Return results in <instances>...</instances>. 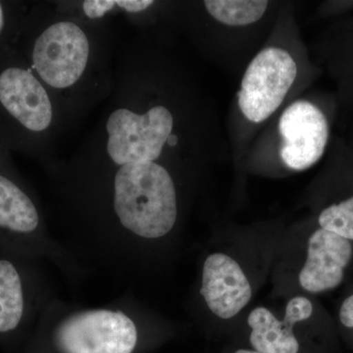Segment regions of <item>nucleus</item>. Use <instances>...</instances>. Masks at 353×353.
<instances>
[{"instance_id": "15", "label": "nucleus", "mask_w": 353, "mask_h": 353, "mask_svg": "<svg viewBox=\"0 0 353 353\" xmlns=\"http://www.w3.org/2000/svg\"><path fill=\"white\" fill-rule=\"evenodd\" d=\"M339 319L345 328L353 329V294L348 296L341 303Z\"/></svg>"}, {"instance_id": "7", "label": "nucleus", "mask_w": 353, "mask_h": 353, "mask_svg": "<svg viewBox=\"0 0 353 353\" xmlns=\"http://www.w3.org/2000/svg\"><path fill=\"white\" fill-rule=\"evenodd\" d=\"M0 103L32 132H54L60 118L57 103L31 69L9 67L0 74Z\"/></svg>"}, {"instance_id": "5", "label": "nucleus", "mask_w": 353, "mask_h": 353, "mask_svg": "<svg viewBox=\"0 0 353 353\" xmlns=\"http://www.w3.org/2000/svg\"><path fill=\"white\" fill-rule=\"evenodd\" d=\"M260 150L254 154H275L284 168L301 172L314 166L324 155L330 137L329 121L308 99L296 97L266 127Z\"/></svg>"}, {"instance_id": "11", "label": "nucleus", "mask_w": 353, "mask_h": 353, "mask_svg": "<svg viewBox=\"0 0 353 353\" xmlns=\"http://www.w3.org/2000/svg\"><path fill=\"white\" fill-rule=\"evenodd\" d=\"M36 206L18 185L0 175V227L31 233L39 226Z\"/></svg>"}, {"instance_id": "14", "label": "nucleus", "mask_w": 353, "mask_h": 353, "mask_svg": "<svg viewBox=\"0 0 353 353\" xmlns=\"http://www.w3.org/2000/svg\"><path fill=\"white\" fill-rule=\"evenodd\" d=\"M318 224L326 231L353 241V194L323 209L318 216Z\"/></svg>"}, {"instance_id": "6", "label": "nucleus", "mask_w": 353, "mask_h": 353, "mask_svg": "<svg viewBox=\"0 0 353 353\" xmlns=\"http://www.w3.org/2000/svg\"><path fill=\"white\" fill-rule=\"evenodd\" d=\"M137 343L136 325L119 311L77 314L55 333V345L61 353H132Z\"/></svg>"}, {"instance_id": "10", "label": "nucleus", "mask_w": 353, "mask_h": 353, "mask_svg": "<svg viewBox=\"0 0 353 353\" xmlns=\"http://www.w3.org/2000/svg\"><path fill=\"white\" fill-rule=\"evenodd\" d=\"M312 313V303L304 296L290 299L283 321L278 320L269 309H253L248 319L252 329L250 341L253 350L261 353H299L301 345L294 333V327L309 319Z\"/></svg>"}, {"instance_id": "2", "label": "nucleus", "mask_w": 353, "mask_h": 353, "mask_svg": "<svg viewBox=\"0 0 353 353\" xmlns=\"http://www.w3.org/2000/svg\"><path fill=\"white\" fill-rule=\"evenodd\" d=\"M154 90L111 109L104 121L102 150L115 166L139 162L164 165L166 157L182 154L188 130L180 99Z\"/></svg>"}, {"instance_id": "13", "label": "nucleus", "mask_w": 353, "mask_h": 353, "mask_svg": "<svg viewBox=\"0 0 353 353\" xmlns=\"http://www.w3.org/2000/svg\"><path fill=\"white\" fill-rule=\"evenodd\" d=\"M152 0H85L78 4L81 17L88 21L102 20L108 15L137 16L148 13L157 6Z\"/></svg>"}, {"instance_id": "17", "label": "nucleus", "mask_w": 353, "mask_h": 353, "mask_svg": "<svg viewBox=\"0 0 353 353\" xmlns=\"http://www.w3.org/2000/svg\"><path fill=\"white\" fill-rule=\"evenodd\" d=\"M234 353H261V352H255V350H236V352Z\"/></svg>"}, {"instance_id": "12", "label": "nucleus", "mask_w": 353, "mask_h": 353, "mask_svg": "<svg viewBox=\"0 0 353 353\" xmlns=\"http://www.w3.org/2000/svg\"><path fill=\"white\" fill-rule=\"evenodd\" d=\"M24 310L19 274L10 262L0 260V333L18 326Z\"/></svg>"}, {"instance_id": "8", "label": "nucleus", "mask_w": 353, "mask_h": 353, "mask_svg": "<svg viewBox=\"0 0 353 353\" xmlns=\"http://www.w3.org/2000/svg\"><path fill=\"white\" fill-rule=\"evenodd\" d=\"M352 257V241L318 228L309 236L307 256L299 273V284L311 294L336 289L345 279Z\"/></svg>"}, {"instance_id": "3", "label": "nucleus", "mask_w": 353, "mask_h": 353, "mask_svg": "<svg viewBox=\"0 0 353 353\" xmlns=\"http://www.w3.org/2000/svg\"><path fill=\"white\" fill-rule=\"evenodd\" d=\"M59 12L43 28L32 50V69L61 114L62 99H80L101 75V50L94 26Z\"/></svg>"}, {"instance_id": "4", "label": "nucleus", "mask_w": 353, "mask_h": 353, "mask_svg": "<svg viewBox=\"0 0 353 353\" xmlns=\"http://www.w3.org/2000/svg\"><path fill=\"white\" fill-rule=\"evenodd\" d=\"M114 210L121 224L145 239H159L175 226L178 199L170 171L157 162L120 166L114 176Z\"/></svg>"}, {"instance_id": "16", "label": "nucleus", "mask_w": 353, "mask_h": 353, "mask_svg": "<svg viewBox=\"0 0 353 353\" xmlns=\"http://www.w3.org/2000/svg\"><path fill=\"white\" fill-rule=\"evenodd\" d=\"M4 22H6V19H4L3 8H2L1 3H0V32L3 29Z\"/></svg>"}, {"instance_id": "1", "label": "nucleus", "mask_w": 353, "mask_h": 353, "mask_svg": "<svg viewBox=\"0 0 353 353\" xmlns=\"http://www.w3.org/2000/svg\"><path fill=\"white\" fill-rule=\"evenodd\" d=\"M289 15L282 14L241 76L233 114L236 154H245L254 134L301 94L303 53Z\"/></svg>"}, {"instance_id": "9", "label": "nucleus", "mask_w": 353, "mask_h": 353, "mask_svg": "<svg viewBox=\"0 0 353 353\" xmlns=\"http://www.w3.org/2000/svg\"><path fill=\"white\" fill-rule=\"evenodd\" d=\"M201 292L209 309L221 319L239 314L252 294L250 281L238 262L221 252L209 255L204 262Z\"/></svg>"}]
</instances>
